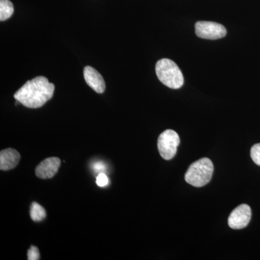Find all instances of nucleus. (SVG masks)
Wrapping results in <instances>:
<instances>
[{"label":"nucleus","mask_w":260,"mask_h":260,"mask_svg":"<svg viewBox=\"0 0 260 260\" xmlns=\"http://www.w3.org/2000/svg\"><path fill=\"white\" fill-rule=\"evenodd\" d=\"M84 78L85 82L98 93H103L106 89L105 81L102 75L92 67L86 66L84 68Z\"/></svg>","instance_id":"obj_8"},{"label":"nucleus","mask_w":260,"mask_h":260,"mask_svg":"<svg viewBox=\"0 0 260 260\" xmlns=\"http://www.w3.org/2000/svg\"><path fill=\"white\" fill-rule=\"evenodd\" d=\"M96 184L101 187H104L109 184V179L104 173H100L96 178Z\"/></svg>","instance_id":"obj_14"},{"label":"nucleus","mask_w":260,"mask_h":260,"mask_svg":"<svg viewBox=\"0 0 260 260\" xmlns=\"http://www.w3.org/2000/svg\"><path fill=\"white\" fill-rule=\"evenodd\" d=\"M213 164L208 158L197 160L189 167L185 174V181L195 187H202L211 180L213 174Z\"/></svg>","instance_id":"obj_3"},{"label":"nucleus","mask_w":260,"mask_h":260,"mask_svg":"<svg viewBox=\"0 0 260 260\" xmlns=\"http://www.w3.org/2000/svg\"><path fill=\"white\" fill-rule=\"evenodd\" d=\"M251 158L256 165L260 166V143L255 144L251 149Z\"/></svg>","instance_id":"obj_12"},{"label":"nucleus","mask_w":260,"mask_h":260,"mask_svg":"<svg viewBox=\"0 0 260 260\" xmlns=\"http://www.w3.org/2000/svg\"><path fill=\"white\" fill-rule=\"evenodd\" d=\"M195 32L201 39L216 40L226 35V29L221 24L209 21H199L195 24Z\"/></svg>","instance_id":"obj_5"},{"label":"nucleus","mask_w":260,"mask_h":260,"mask_svg":"<svg viewBox=\"0 0 260 260\" xmlns=\"http://www.w3.org/2000/svg\"><path fill=\"white\" fill-rule=\"evenodd\" d=\"M20 160V153L15 149L8 148L0 153V169L9 171L17 167Z\"/></svg>","instance_id":"obj_9"},{"label":"nucleus","mask_w":260,"mask_h":260,"mask_svg":"<svg viewBox=\"0 0 260 260\" xmlns=\"http://www.w3.org/2000/svg\"><path fill=\"white\" fill-rule=\"evenodd\" d=\"M60 166L61 160L59 158L51 157L46 158L37 166L36 174L40 179H50L55 176Z\"/></svg>","instance_id":"obj_7"},{"label":"nucleus","mask_w":260,"mask_h":260,"mask_svg":"<svg viewBox=\"0 0 260 260\" xmlns=\"http://www.w3.org/2000/svg\"><path fill=\"white\" fill-rule=\"evenodd\" d=\"M94 168H95V169L97 172H101V171L105 170V166L101 162L95 164V166H94Z\"/></svg>","instance_id":"obj_15"},{"label":"nucleus","mask_w":260,"mask_h":260,"mask_svg":"<svg viewBox=\"0 0 260 260\" xmlns=\"http://www.w3.org/2000/svg\"><path fill=\"white\" fill-rule=\"evenodd\" d=\"M179 143L180 139L175 131L172 129L165 130L158 138L159 153L165 160H171L175 156Z\"/></svg>","instance_id":"obj_4"},{"label":"nucleus","mask_w":260,"mask_h":260,"mask_svg":"<svg viewBox=\"0 0 260 260\" xmlns=\"http://www.w3.org/2000/svg\"><path fill=\"white\" fill-rule=\"evenodd\" d=\"M54 85L44 76L36 77L24 84L14 94L15 100L25 107L37 109L42 107L54 95Z\"/></svg>","instance_id":"obj_1"},{"label":"nucleus","mask_w":260,"mask_h":260,"mask_svg":"<svg viewBox=\"0 0 260 260\" xmlns=\"http://www.w3.org/2000/svg\"><path fill=\"white\" fill-rule=\"evenodd\" d=\"M30 218L35 222L42 221L47 215L45 209L43 208L42 205L35 203V202L32 203L30 206Z\"/></svg>","instance_id":"obj_11"},{"label":"nucleus","mask_w":260,"mask_h":260,"mask_svg":"<svg viewBox=\"0 0 260 260\" xmlns=\"http://www.w3.org/2000/svg\"><path fill=\"white\" fill-rule=\"evenodd\" d=\"M251 217L250 207L246 204L240 205L230 214L228 223L232 229H242L247 226Z\"/></svg>","instance_id":"obj_6"},{"label":"nucleus","mask_w":260,"mask_h":260,"mask_svg":"<svg viewBox=\"0 0 260 260\" xmlns=\"http://www.w3.org/2000/svg\"><path fill=\"white\" fill-rule=\"evenodd\" d=\"M158 80L166 86L172 89L180 88L184 85V76L178 65L169 59H162L155 65Z\"/></svg>","instance_id":"obj_2"},{"label":"nucleus","mask_w":260,"mask_h":260,"mask_svg":"<svg viewBox=\"0 0 260 260\" xmlns=\"http://www.w3.org/2000/svg\"><path fill=\"white\" fill-rule=\"evenodd\" d=\"M14 13V7L10 0H0V20H8Z\"/></svg>","instance_id":"obj_10"},{"label":"nucleus","mask_w":260,"mask_h":260,"mask_svg":"<svg viewBox=\"0 0 260 260\" xmlns=\"http://www.w3.org/2000/svg\"><path fill=\"white\" fill-rule=\"evenodd\" d=\"M40 259L39 249L35 246H30L28 251V260H39Z\"/></svg>","instance_id":"obj_13"}]
</instances>
